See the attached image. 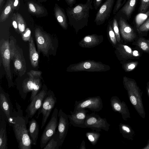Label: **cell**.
Masks as SVG:
<instances>
[{
    "mask_svg": "<svg viewBox=\"0 0 149 149\" xmlns=\"http://www.w3.org/2000/svg\"><path fill=\"white\" fill-rule=\"evenodd\" d=\"M16 109H14L11 116L10 126L13 130L20 149H31L32 141L29 135L26 125L29 118L24 116L21 107L15 102Z\"/></svg>",
    "mask_w": 149,
    "mask_h": 149,
    "instance_id": "1",
    "label": "cell"
},
{
    "mask_svg": "<svg viewBox=\"0 0 149 149\" xmlns=\"http://www.w3.org/2000/svg\"><path fill=\"white\" fill-rule=\"evenodd\" d=\"M93 0H86L85 3L77 4L74 6L67 8L69 23L76 31L87 25L90 11L93 9Z\"/></svg>",
    "mask_w": 149,
    "mask_h": 149,
    "instance_id": "2",
    "label": "cell"
},
{
    "mask_svg": "<svg viewBox=\"0 0 149 149\" xmlns=\"http://www.w3.org/2000/svg\"><path fill=\"white\" fill-rule=\"evenodd\" d=\"M123 84L131 103L139 116L144 119L146 113L142 101V91L133 79L125 76Z\"/></svg>",
    "mask_w": 149,
    "mask_h": 149,
    "instance_id": "3",
    "label": "cell"
},
{
    "mask_svg": "<svg viewBox=\"0 0 149 149\" xmlns=\"http://www.w3.org/2000/svg\"><path fill=\"white\" fill-rule=\"evenodd\" d=\"M27 74L29 77L24 79L21 84L18 86L17 88L21 97L24 100L26 99L28 93L31 92L30 99L31 102L41 87V75L35 74L31 71Z\"/></svg>",
    "mask_w": 149,
    "mask_h": 149,
    "instance_id": "4",
    "label": "cell"
},
{
    "mask_svg": "<svg viewBox=\"0 0 149 149\" xmlns=\"http://www.w3.org/2000/svg\"><path fill=\"white\" fill-rule=\"evenodd\" d=\"M9 47L10 60L13 61L14 70L21 77L26 71V62L23 51L17 45L16 40L13 36L10 37Z\"/></svg>",
    "mask_w": 149,
    "mask_h": 149,
    "instance_id": "5",
    "label": "cell"
},
{
    "mask_svg": "<svg viewBox=\"0 0 149 149\" xmlns=\"http://www.w3.org/2000/svg\"><path fill=\"white\" fill-rule=\"evenodd\" d=\"M56 102V98L53 92L50 90L48 91L42 105L38 110L37 115L36 117L37 119L38 118L40 114H42L41 129H42L45 126Z\"/></svg>",
    "mask_w": 149,
    "mask_h": 149,
    "instance_id": "6",
    "label": "cell"
},
{
    "mask_svg": "<svg viewBox=\"0 0 149 149\" xmlns=\"http://www.w3.org/2000/svg\"><path fill=\"white\" fill-rule=\"evenodd\" d=\"M0 53L2 64L7 76L8 86L10 88L13 86V84L10 70L9 42L8 40H1Z\"/></svg>",
    "mask_w": 149,
    "mask_h": 149,
    "instance_id": "7",
    "label": "cell"
},
{
    "mask_svg": "<svg viewBox=\"0 0 149 149\" xmlns=\"http://www.w3.org/2000/svg\"><path fill=\"white\" fill-rule=\"evenodd\" d=\"M58 110L55 108L51 118L46 125L40 138V147L43 149L51 137L56 133L58 125Z\"/></svg>",
    "mask_w": 149,
    "mask_h": 149,
    "instance_id": "8",
    "label": "cell"
},
{
    "mask_svg": "<svg viewBox=\"0 0 149 149\" xmlns=\"http://www.w3.org/2000/svg\"><path fill=\"white\" fill-rule=\"evenodd\" d=\"M73 112L86 108L95 112L100 111L103 107L102 100L99 96L88 97L81 101H75Z\"/></svg>",
    "mask_w": 149,
    "mask_h": 149,
    "instance_id": "9",
    "label": "cell"
},
{
    "mask_svg": "<svg viewBox=\"0 0 149 149\" xmlns=\"http://www.w3.org/2000/svg\"><path fill=\"white\" fill-rule=\"evenodd\" d=\"M85 125L86 128L98 132H101V129L108 131L110 126L106 118H102L98 114L94 113L88 114Z\"/></svg>",
    "mask_w": 149,
    "mask_h": 149,
    "instance_id": "10",
    "label": "cell"
},
{
    "mask_svg": "<svg viewBox=\"0 0 149 149\" xmlns=\"http://www.w3.org/2000/svg\"><path fill=\"white\" fill-rule=\"evenodd\" d=\"M115 16L118 20L120 33L124 40L127 42L135 40L137 35L134 28L122 16Z\"/></svg>",
    "mask_w": 149,
    "mask_h": 149,
    "instance_id": "11",
    "label": "cell"
},
{
    "mask_svg": "<svg viewBox=\"0 0 149 149\" xmlns=\"http://www.w3.org/2000/svg\"><path fill=\"white\" fill-rule=\"evenodd\" d=\"M47 92V87L44 84L41 90L30 102L25 110L26 115L29 119H32L41 107Z\"/></svg>",
    "mask_w": 149,
    "mask_h": 149,
    "instance_id": "12",
    "label": "cell"
},
{
    "mask_svg": "<svg viewBox=\"0 0 149 149\" xmlns=\"http://www.w3.org/2000/svg\"><path fill=\"white\" fill-rule=\"evenodd\" d=\"M35 36L38 52H41L44 55H47L49 49L52 47L50 37L39 28L35 30Z\"/></svg>",
    "mask_w": 149,
    "mask_h": 149,
    "instance_id": "13",
    "label": "cell"
},
{
    "mask_svg": "<svg viewBox=\"0 0 149 149\" xmlns=\"http://www.w3.org/2000/svg\"><path fill=\"white\" fill-rule=\"evenodd\" d=\"M58 117L57 130L56 133L58 136V146L59 147L62 145L67 135L69 123L68 115L61 109H60L58 112Z\"/></svg>",
    "mask_w": 149,
    "mask_h": 149,
    "instance_id": "14",
    "label": "cell"
},
{
    "mask_svg": "<svg viewBox=\"0 0 149 149\" xmlns=\"http://www.w3.org/2000/svg\"><path fill=\"white\" fill-rule=\"evenodd\" d=\"M115 0H106L96 13L94 22L97 25L102 24L110 17Z\"/></svg>",
    "mask_w": 149,
    "mask_h": 149,
    "instance_id": "15",
    "label": "cell"
},
{
    "mask_svg": "<svg viewBox=\"0 0 149 149\" xmlns=\"http://www.w3.org/2000/svg\"><path fill=\"white\" fill-rule=\"evenodd\" d=\"M118 45L117 49L124 63L132 59H139L141 56L139 51L128 45L120 44Z\"/></svg>",
    "mask_w": 149,
    "mask_h": 149,
    "instance_id": "16",
    "label": "cell"
},
{
    "mask_svg": "<svg viewBox=\"0 0 149 149\" xmlns=\"http://www.w3.org/2000/svg\"><path fill=\"white\" fill-rule=\"evenodd\" d=\"M0 107L4 113L9 125L14 109L9 94L1 88L0 89Z\"/></svg>",
    "mask_w": 149,
    "mask_h": 149,
    "instance_id": "17",
    "label": "cell"
},
{
    "mask_svg": "<svg viewBox=\"0 0 149 149\" xmlns=\"http://www.w3.org/2000/svg\"><path fill=\"white\" fill-rule=\"evenodd\" d=\"M110 102L112 110L121 114L124 120L126 121L130 118L128 107L124 101H121L118 97L114 96L111 97Z\"/></svg>",
    "mask_w": 149,
    "mask_h": 149,
    "instance_id": "18",
    "label": "cell"
},
{
    "mask_svg": "<svg viewBox=\"0 0 149 149\" xmlns=\"http://www.w3.org/2000/svg\"><path fill=\"white\" fill-rule=\"evenodd\" d=\"M88 111L83 109L75 112L70 111V115H68L70 123L75 127L86 128L85 122Z\"/></svg>",
    "mask_w": 149,
    "mask_h": 149,
    "instance_id": "19",
    "label": "cell"
},
{
    "mask_svg": "<svg viewBox=\"0 0 149 149\" xmlns=\"http://www.w3.org/2000/svg\"><path fill=\"white\" fill-rule=\"evenodd\" d=\"M139 0H127L115 15L121 16L127 21L130 19Z\"/></svg>",
    "mask_w": 149,
    "mask_h": 149,
    "instance_id": "20",
    "label": "cell"
},
{
    "mask_svg": "<svg viewBox=\"0 0 149 149\" xmlns=\"http://www.w3.org/2000/svg\"><path fill=\"white\" fill-rule=\"evenodd\" d=\"M6 116L3 111L0 109V149L8 148V139L6 131Z\"/></svg>",
    "mask_w": 149,
    "mask_h": 149,
    "instance_id": "21",
    "label": "cell"
},
{
    "mask_svg": "<svg viewBox=\"0 0 149 149\" xmlns=\"http://www.w3.org/2000/svg\"><path fill=\"white\" fill-rule=\"evenodd\" d=\"M29 134L32 141V145H36L38 138L39 126L36 120L34 118H32L29 121Z\"/></svg>",
    "mask_w": 149,
    "mask_h": 149,
    "instance_id": "22",
    "label": "cell"
},
{
    "mask_svg": "<svg viewBox=\"0 0 149 149\" xmlns=\"http://www.w3.org/2000/svg\"><path fill=\"white\" fill-rule=\"evenodd\" d=\"M103 66L101 64L93 62H86L81 63L74 66L71 68L74 71L82 70H93L99 71L103 69Z\"/></svg>",
    "mask_w": 149,
    "mask_h": 149,
    "instance_id": "23",
    "label": "cell"
},
{
    "mask_svg": "<svg viewBox=\"0 0 149 149\" xmlns=\"http://www.w3.org/2000/svg\"><path fill=\"white\" fill-rule=\"evenodd\" d=\"M29 50L30 60L31 64L33 68H36L38 65L39 54L36 51L33 39L32 37L29 41Z\"/></svg>",
    "mask_w": 149,
    "mask_h": 149,
    "instance_id": "24",
    "label": "cell"
},
{
    "mask_svg": "<svg viewBox=\"0 0 149 149\" xmlns=\"http://www.w3.org/2000/svg\"><path fill=\"white\" fill-rule=\"evenodd\" d=\"M55 17L60 26L66 29L68 26L67 16L63 10L57 5H55L54 9Z\"/></svg>",
    "mask_w": 149,
    "mask_h": 149,
    "instance_id": "25",
    "label": "cell"
},
{
    "mask_svg": "<svg viewBox=\"0 0 149 149\" xmlns=\"http://www.w3.org/2000/svg\"><path fill=\"white\" fill-rule=\"evenodd\" d=\"M120 133L123 136L129 140H133L135 135V132L129 125L123 123H120L119 125Z\"/></svg>",
    "mask_w": 149,
    "mask_h": 149,
    "instance_id": "26",
    "label": "cell"
},
{
    "mask_svg": "<svg viewBox=\"0 0 149 149\" xmlns=\"http://www.w3.org/2000/svg\"><path fill=\"white\" fill-rule=\"evenodd\" d=\"M132 45L139 48L143 52L149 54V39L143 37H139L136 39Z\"/></svg>",
    "mask_w": 149,
    "mask_h": 149,
    "instance_id": "27",
    "label": "cell"
},
{
    "mask_svg": "<svg viewBox=\"0 0 149 149\" xmlns=\"http://www.w3.org/2000/svg\"><path fill=\"white\" fill-rule=\"evenodd\" d=\"M13 10L11 0H8L4 10L2 12L0 16V22H2L5 21L8 17Z\"/></svg>",
    "mask_w": 149,
    "mask_h": 149,
    "instance_id": "28",
    "label": "cell"
},
{
    "mask_svg": "<svg viewBox=\"0 0 149 149\" xmlns=\"http://www.w3.org/2000/svg\"><path fill=\"white\" fill-rule=\"evenodd\" d=\"M28 7L29 11L33 14L39 15L44 12V9L42 6L33 2H29Z\"/></svg>",
    "mask_w": 149,
    "mask_h": 149,
    "instance_id": "29",
    "label": "cell"
},
{
    "mask_svg": "<svg viewBox=\"0 0 149 149\" xmlns=\"http://www.w3.org/2000/svg\"><path fill=\"white\" fill-rule=\"evenodd\" d=\"M58 136L56 133L51 137L43 149H58Z\"/></svg>",
    "mask_w": 149,
    "mask_h": 149,
    "instance_id": "30",
    "label": "cell"
},
{
    "mask_svg": "<svg viewBox=\"0 0 149 149\" xmlns=\"http://www.w3.org/2000/svg\"><path fill=\"white\" fill-rule=\"evenodd\" d=\"M87 139L93 145H95L97 143L100 136L98 132H89L86 133Z\"/></svg>",
    "mask_w": 149,
    "mask_h": 149,
    "instance_id": "31",
    "label": "cell"
},
{
    "mask_svg": "<svg viewBox=\"0 0 149 149\" xmlns=\"http://www.w3.org/2000/svg\"><path fill=\"white\" fill-rule=\"evenodd\" d=\"M97 37V36L95 35L85 37L82 41L83 43V45H85V46L88 47L97 44L98 41Z\"/></svg>",
    "mask_w": 149,
    "mask_h": 149,
    "instance_id": "32",
    "label": "cell"
},
{
    "mask_svg": "<svg viewBox=\"0 0 149 149\" xmlns=\"http://www.w3.org/2000/svg\"><path fill=\"white\" fill-rule=\"evenodd\" d=\"M136 28L139 34H142L147 32L149 31V16Z\"/></svg>",
    "mask_w": 149,
    "mask_h": 149,
    "instance_id": "33",
    "label": "cell"
},
{
    "mask_svg": "<svg viewBox=\"0 0 149 149\" xmlns=\"http://www.w3.org/2000/svg\"><path fill=\"white\" fill-rule=\"evenodd\" d=\"M139 64L137 61L130 60L124 63L123 67L126 72H130L134 70L138 66Z\"/></svg>",
    "mask_w": 149,
    "mask_h": 149,
    "instance_id": "34",
    "label": "cell"
},
{
    "mask_svg": "<svg viewBox=\"0 0 149 149\" xmlns=\"http://www.w3.org/2000/svg\"><path fill=\"white\" fill-rule=\"evenodd\" d=\"M19 32L22 34L26 29L25 22L22 16L19 13H16Z\"/></svg>",
    "mask_w": 149,
    "mask_h": 149,
    "instance_id": "35",
    "label": "cell"
},
{
    "mask_svg": "<svg viewBox=\"0 0 149 149\" xmlns=\"http://www.w3.org/2000/svg\"><path fill=\"white\" fill-rule=\"evenodd\" d=\"M114 16L113 19L112 27L115 34L117 41L118 42H120L121 39L118 22L116 16Z\"/></svg>",
    "mask_w": 149,
    "mask_h": 149,
    "instance_id": "36",
    "label": "cell"
},
{
    "mask_svg": "<svg viewBox=\"0 0 149 149\" xmlns=\"http://www.w3.org/2000/svg\"><path fill=\"white\" fill-rule=\"evenodd\" d=\"M149 10V0H140L138 12L145 13Z\"/></svg>",
    "mask_w": 149,
    "mask_h": 149,
    "instance_id": "37",
    "label": "cell"
},
{
    "mask_svg": "<svg viewBox=\"0 0 149 149\" xmlns=\"http://www.w3.org/2000/svg\"><path fill=\"white\" fill-rule=\"evenodd\" d=\"M108 31L110 39L112 43L114 45L117 43V40L115 33L110 23L108 25Z\"/></svg>",
    "mask_w": 149,
    "mask_h": 149,
    "instance_id": "38",
    "label": "cell"
},
{
    "mask_svg": "<svg viewBox=\"0 0 149 149\" xmlns=\"http://www.w3.org/2000/svg\"><path fill=\"white\" fill-rule=\"evenodd\" d=\"M127 0H116L113 10V14L116 15Z\"/></svg>",
    "mask_w": 149,
    "mask_h": 149,
    "instance_id": "39",
    "label": "cell"
},
{
    "mask_svg": "<svg viewBox=\"0 0 149 149\" xmlns=\"http://www.w3.org/2000/svg\"><path fill=\"white\" fill-rule=\"evenodd\" d=\"M31 31L29 28H27L22 34V40L25 42L29 41L31 37Z\"/></svg>",
    "mask_w": 149,
    "mask_h": 149,
    "instance_id": "40",
    "label": "cell"
},
{
    "mask_svg": "<svg viewBox=\"0 0 149 149\" xmlns=\"http://www.w3.org/2000/svg\"><path fill=\"white\" fill-rule=\"evenodd\" d=\"M12 25L13 27L17 32H19L16 13H14L13 14L12 17Z\"/></svg>",
    "mask_w": 149,
    "mask_h": 149,
    "instance_id": "41",
    "label": "cell"
},
{
    "mask_svg": "<svg viewBox=\"0 0 149 149\" xmlns=\"http://www.w3.org/2000/svg\"><path fill=\"white\" fill-rule=\"evenodd\" d=\"M13 10H17L20 5L19 0H11Z\"/></svg>",
    "mask_w": 149,
    "mask_h": 149,
    "instance_id": "42",
    "label": "cell"
},
{
    "mask_svg": "<svg viewBox=\"0 0 149 149\" xmlns=\"http://www.w3.org/2000/svg\"><path fill=\"white\" fill-rule=\"evenodd\" d=\"M103 0H94L93 6L94 9L96 10L101 6Z\"/></svg>",
    "mask_w": 149,
    "mask_h": 149,
    "instance_id": "43",
    "label": "cell"
},
{
    "mask_svg": "<svg viewBox=\"0 0 149 149\" xmlns=\"http://www.w3.org/2000/svg\"><path fill=\"white\" fill-rule=\"evenodd\" d=\"M68 5L70 7H72L75 4L76 0H65Z\"/></svg>",
    "mask_w": 149,
    "mask_h": 149,
    "instance_id": "44",
    "label": "cell"
},
{
    "mask_svg": "<svg viewBox=\"0 0 149 149\" xmlns=\"http://www.w3.org/2000/svg\"><path fill=\"white\" fill-rule=\"evenodd\" d=\"M80 149H86L85 146V143L84 140H83L81 143Z\"/></svg>",
    "mask_w": 149,
    "mask_h": 149,
    "instance_id": "45",
    "label": "cell"
},
{
    "mask_svg": "<svg viewBox=\"0 0 149 149\" xmlns=\"http://www.w3.org/2000/svg\"><path fill=\"white\" fill-rule=\"evenodd\" d=\"M146 91L147 94L149 97V81H148L147 83Z\"/></svg>",
    "mask_w": 149,
    "mask_h": 149,
    "instance_id": "46",
    "label": "cell"
},
{
    "mask_svg": "<svg viewBox=\"0 0 149 149\" xmlns=\"http://www.w3.org/2000/svg\"><path fill=\"white\" fill-rule=\"evenodd\" d=\"M143 149H149V139L146 145L143 148H142Z\"/></svg>",
    "mask_w": 149,
    "mask_h": 149,
    "instance_id": "47",
    "label": "cell"
},
{
    "mask_svg": "<svg viewBox=\"0 0 149 149\" xmlns=\"http://www.w3.org/2000/svg\"><path fill=\"white\" fill-rule=\"evenodd\" d=\"M4 0H0V7L1 6L2 4L3 1Z\"/></svg>",
    "mask_w": 149,
    "mask_h": 149,
    "instance_id": "48",
    "label": "cell"
},
{
    "mask_svg": "<svg viewBox=\"0 0 149 149\" xmlns=\"http://www.w3.org/2000/svg\"></svg>",
    "mask_w": 149,
    "mask_h": 149,
    "instance_id": "49",
    "label": "cell"
}]
</instances>
